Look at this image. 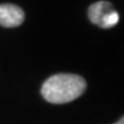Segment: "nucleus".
<instances>
[{"instance_id": "1", "label": "nucleus", "mask_w": 124, "mask_h": 124, "mask_svg": "<svg viewBox=\"0 0 124 124\" xmlns=\"http://www.w3.org/2000/svg\"><path fill=\"white\" fill-rule=\"evenodd\" d=\"M86 90V82L82 76L58 74L51 76L41 86V95L46 101L62 105L74 101Z\"/></svg>"}, {"instance_id": "2", "label": "nucleus", "mask_w": 124, "mask_h": 124, "mask_svg": "<svg viewBox=\"0 0 124 124\" xmlns=\"http://www.w3.org/2000/svg\"><path fill=\"white\" fill-rule=\"evenodd\" d=\"M89 18L102 29H110L120 21V15L108 1H98L89 8Z\"/></svg>"}, {"instance_id": "3", "label": "nucleus", "mask_w": 124, "mask_h": 124, "mask_svg": "<svg viewBox=\"0 0 124 124\" xmlns=\"http://www.w3.org/2000/svg\"><path fill=\"white\" fill-rule=\"evenodd\" d=\"M24 21V12L22 8L13 4L0 5V25L5 28H15Z\"/></svg>"}, {"instance_id": "4", "label": "nucleus", "mask_w": 124, "mask_h": 124, "mask_svg": "<svg viewBox=\"0 0 124 124\" xmlns=\"http://www.w3.org/2000/svg\"><path fill=\"white\" fill-rule=\"evenodd\" d=\"M115 124H124V118H123V117H122V118H121V120L118 121V122H116Z\"/></svg>"}]
</instances>
